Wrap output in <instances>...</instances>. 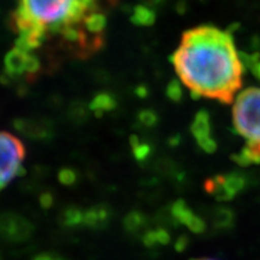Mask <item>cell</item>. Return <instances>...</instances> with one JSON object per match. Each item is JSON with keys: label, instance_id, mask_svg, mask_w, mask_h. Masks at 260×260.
I'll return each instance as SVG.
<instances>
[{"label": "cell", "instance_id": "277c9868", "mask_svg": "<svg viewBox=\"0 0 260 260\" xmlns=\"http://www.w3.org/2000/svg\"><path fill=\"white\" fill-rule=\"evenodd\" d=\"M24 157L25 147L21 140L8 132H0V188L23 174Z\"/></svg>", "mask_w": 260, "mask_h": 260}, {"label": "cell", "instance_id": "8fae6325", "mask_svg": "<svg viewBox=\"0 0 260 260\" xmlns=\"http://www.w3.org/2000/svg\"><path fill=\"white\" fill-rule=\"evenodd\" d=\"M111 211L106 205H96L84 210V226L90 229H103L110 222Z\"/></svg>", "mask_w": 260, "mask_h": 260}, {"label": "cell", "instance_id": "7402d4cb", "mask_svg": "<svg viewBox=\"0 0 260 260\" xmlns=\"http://www.w3.org/2000/svg\"><path fill=\"white\" fill-rule=\"evenodd\" d=\"M39 200H40V205H41L42 209L48 210L53 206L54 197H53V194L50 193V191H46V193H42L40 195Z\"/></svg>", "mask_w": 260, "mask_h": 260}, {"label": "cell", "instance_id": "83f0119b", "mask_svg": "<svg viewBox=\"0 0 260 260\" xmlns=\"http://www.w3.org/2000/svg\"><path fill=\"white\" fill-rule=\"evenodd\" d=\"M189 260H216V259H211V258H200V259H189Z\"/></svg>", "mask_w": 260, "mask_h": 260}, {"label": "cell", "instance_id": "cb8c5ba5", "mask_svg": "<svg viewBox=\"0 0 260 260\" xmlns=\"http://www.w3.org/2000/svg\"><path fill=\"white\" fill-rule=\"evenodd\" d=\"M188 243H189V239L186 235H182L177 239L176 243H175V248H176L177 252H183L184 249L187 248Z\"/></svg>", "mask_w": 260, "mask_h": 260}, {"label": "cell", "instance_id": "30bf717a", "mask_svg": "<svg viewBox=\"0 0 260 260\" xmlns=\"http://www.w3.org/2000/svg\"><path fill=\"white\" fill-rule=\"evenodd\" d=\"M14 126L22 135L32 140H40V141L47 140L53 134L52 125L48 124L47 122L37 121V119L18 118L14 122Z\"/></svg>", "mask_w": 260, "mask_h": 260}, {"label": "cell", "instance_id": "5bb4252c", "mask_svg": "<svg viewBox=\"0 0 260 260\" xmlns=\"http://www.w3.org/2000/svg\"><path fill=\"white\" fill-rule=\"evenodd\" d=\"M60 223L65 228H70V229L84 225V210L77 206L68 207L61 213Z\"/></svg>", "mask_w": 260, "mask_h": 260}, {"label": "cell", "instance_id": "2e32d148", "mask_svg": "<svg viewBox=\"0 0 260 260\" xmlns=\"http://www.w3.org/2000/svg\"><path fill=\"white\" fill-rule=\"evenodd\" d=\"M123 225H124V229L128 233H133V234L139 233L141 232L146 225H147V218H146L144 212L134 210L132 211V212H129L124 217Z\"/></svg>", "mask_w": 260, "mask_h": 260}, {"label": "cell", "instance_id": "4316f807", "mask_svg": "<svg viewBox=\"0 0 260 260\" xmlns=\"http://www.w3.org/2000/svg\"><path fill=\"white\" fill-rule=\"evenodd\" d=\"M252 67H253V70H254V74L258 75L260 79V63H256L254 65H252Z\"/></svg>", "mask_w": 260, "mask_h": 260}, {"label": "cell", "instance_id": "9a60e30c", "mask_svg": "<svg viewBox=\"0 0 260 260\" xmlns=\"http://www.w3.org/2000/svg\"><path fill=\"white\" fill-rule=\"evenodd\" d=\"M132 22L139 27H149L155 22V14L152 9L145 5H138L133 10Z\"/></svg>", "mask_w": 260, "mask_h": 260}, {"label": "cell", "instance_id": "44dd1931", "mask_svg": "<svg viewBox=\"0 0 260 260\" xmlns=\"http://www.w3.org/2000/svg\"><path fill=\"white\" fill-rule=\"evenodd\" d=\"M232 222V212L226 209H218L216 212V219H214V224L219 228H224L226 225H230Z\"/></svg>", "mask_w": 260, "mask_h": 260}, {"label": "cell", "instance_id": "8992f818", "mask_svg": "<svg viewBox=\"0 0 260 260\" xmlns=\"http://www.w3.org/2000/svg\"><path fill=\"white\" fill-rule=\"evenodd\" d=\"M246 186V178L240 172L217 175L205 182V189L217 200L228 201L235 198Z\"/></svg>", "mask_w": 260, "mask_h": 260}, {"label": "cell", "instance_id": "ac0fdd59", "mask_svg": "<svg viewBox=\"0 0 260 260\" xmlns=\"http://www.w3.org/2000/svg\"><path fill=\"white\" fill-rule=\"evenodd\" d=\"M167 95L171 102L180 103L183 98V89H182V84L180 81L172 80L167 87Z\"/></svg>", "mask_w": 260, "mask_h": 260}, {"label": "cell", "instance_id": "9c48e42d", "mask_svg": "<svg viewBox=\"0 0 260 260\" xmlns=\"http://www.w3.org/2000/svg\"><path fill=\"white\" fill-rule=\"evenodd\" d=\"M171 218L175 224L186 225L191 233L201 234L206 230V223L200 218L184 200H176L171 205Z\"/></svg>", "mask_w": 260, "mask_h": 260}, {"label": "cell", "instance_id": "4fadbf2b", "mask_svg": "<svg viewBox=\"0 0 260 260\" xmlns=\"http://www.w3.org/2000/svg\"><path fill=\"white\" fill-rule=\"evenodd\" d=\"M233 159L243 167L249 164H260V142H247L239 153L233 155Z\"/></svg>", "mask_w": 260, "mask_h": 260}, {"label": "cell", "instance_id": "e0dca14e", "mask_svg": "<svg viewBox=\"0 0 260 260\" xmlns=\"http://www.w3.org/2000/svg\"><path fill=\"white\" fill-rule=\"evenodd\" d=\"M130 146H132V151L133 154H134V158L139 162L145 161L146 159L149 157V154H151V146L142 142L138 136H132V139H130Z\"/></svg>", "mask_w": 260, "mask_h": 260}, {"label": "cell", "instance_id": "5b68a950", "mask_svg": "<svg viewBox=\"0 0 260 260\" xmlns=\"http://www.w3.org/2000/svg\"><path fill=\"white\" fill-rule=\"evenodd\" d=\"M40 68V60L32 54V52L22 50L17 46L12 48L5 57V70L9 77H19L25 75L31 79L37 76Z\"/></svg>", "mask_w": 260, "mask_h": 260}, {"label": "cell", "instance_id": "ffe728a7", "mask_svg": "<svg viewBox=\"0 0 260 260\" xmlns=\"http://www.w3.org/2000/svg\"><path fill=\"white\" fill-rule=\"evenodd\" d=\"M158 113L153 111V110L146 109L140 111L139 113V121L145 126H154L158 123Z\"/></svg>", "mask_w": 260, "mask_h": 260}, {"label": "cell", "instance_id": "d6986e66", "mask_svg": "<svg viewBox=\"0 0 260 260\" xmlns=\"http://www.w3.org/2000/svg\"><path fill=\"white\" fill-rule=\"evenodd\" d=\"M58 180L63 186H73L77 181V172L71 168H63L58 172Z\"/></svg>", "mask_w": 260, "mask_h": 260}, {"label": "cell", "instance_id": "f1b7e54d", "mask_svg": "<svg viewBox=\"0 0 260 260\" xmlns=\"http://www.w3.org/2000/svg\"><path fill=\"white\" fill-rule=\"evenodd\" d=\"M0 260H2V258H0Z\"/></svg>", "mask_w": 260, "mask_h": 260}, {"label": "cell", "instance_id": "ba28073f", "mask_svg": "<svg viewBox=\"0 0 260 260\" xmlns=\"http://www.w3.org/2000/svg\"><path fill=\"white\" fill-rule=\"evenodd\" d=\"M191 135L199 147L206 153H213L217 149V142L212 135V123L210 113L205 110H200L194 116L190 125Z\"/></svg>", "mask_w": 260, "mask_h": 260}, {"label": "cell", "instance_id": "3957f363", "mask_svg": "<svg viewBox=\"0 0 260 260\" xmlns=\"http://www.w3.org/2000/svg\"><path fill=\"white\" fill-rule=\"evenodd\" d=\"M233 103V123L237 134L247 142H260V88L242 90Z\"/></svg>", "mask_w": 260, "mask_h": 260}, {"label": "cell", "instance_id": "7c38bea8", "mask_svg": "<svg viewBox=\"0 0 260 260\" xmlns=\"http://www.w3.org/2000/svg\"><path fill=\"white\" fill-rule=\"evenodd\" d=\"M117 107L116 98L112 94L102 92L98 93L93 100L89 104L90 111L94 112V115L98 117H102L104 113L112 111Z\"/></svg>", "mask_w": 260, "mask_h": 260}, {"label": "cell", "instance_id": "6da1fadb", "mask_svg": "<svg viewBox=\"0 0 260 260\" xmlns=\"http://www.w3.org/2000/svg\"><path fill=\"white\" fill-rule=\"evenodd\" d=\"M172 64L194 98L230 104L242 86L243 63L232 34L213 25L184 31Z\"/></svg>", "mask_w": 260, "mask_h": 260}, {"label": "cell", "instance_id": "d4e9b609", "mask_svg": "<svg viewBox=\"0 0 260 260\" xmlns=\"http://www.w3.org/2000/svg\"><path fill=\"white\" fill-rule=\"evenodd\" d=\"M32 260H65L60 255L54 254V253H40V254L35 255Z\"/></svg>", "mask_w": 260, "mask_h": 260}, {"label": "cell", "instance_id": "52a82bcc", "mask_svg": "<svg viewBox=\"0 0 260 260\" xmlns=\"http://www.w3.org/2000/svg\"><path fill=\"white\" fill-rule=\"evenodd\" d=\"M34 233V225L29 219L17 213L0 214V236L6 241L21 243L27 241Z\"/></svg>", "mask_w": 260, "mask_h": 260}, {"label": "cell", "instance_id": "484cf974", "mask_svg": "<svg viewBox=\"0 0 260 260\" xmlns=\"http://www.w3.org/2000/svg\"><path fill=\"white\" fill-rule=\"evenodd\" d=\"M136 93L139 94V96L145 98L146 96V88L145 87H139V88L136 89Z\"/></svg>", "mask_w": 260, "mask_h": 260}, {"label": "cell", "instance_id": "603a6c76", "mask_svg": "<svg viewBox=\"0 0 260 260\" xmlns=\"http://www.w3.org/2000/svg\"><path fill=\"white\" fill-rule=\"evenodd\" d=\"M155 234H157L158 245L165 246V245H169V243H170L171 236H170V234H169L165 229H162V228L155 229Z\"/></svg>", "mask_w": 260, "mask_h": 260}, {"label": "cell", "instance_id": "7a4b0ae2", "mask_svg": "<svg viewBox=\"0 0 260 260\" xmlns=\"http://www.w3.org/2000/svg\"><path fill=\"white\" fill-rule=\"evenodd\" d=\"M100 10L98 0H19L11 16L16 46L32 52L57 37L75 56L87 58L104 45L86 28L87 18Z\"/></svg>", "mask_w": 260, "mask_h": 260}]
</instances>
